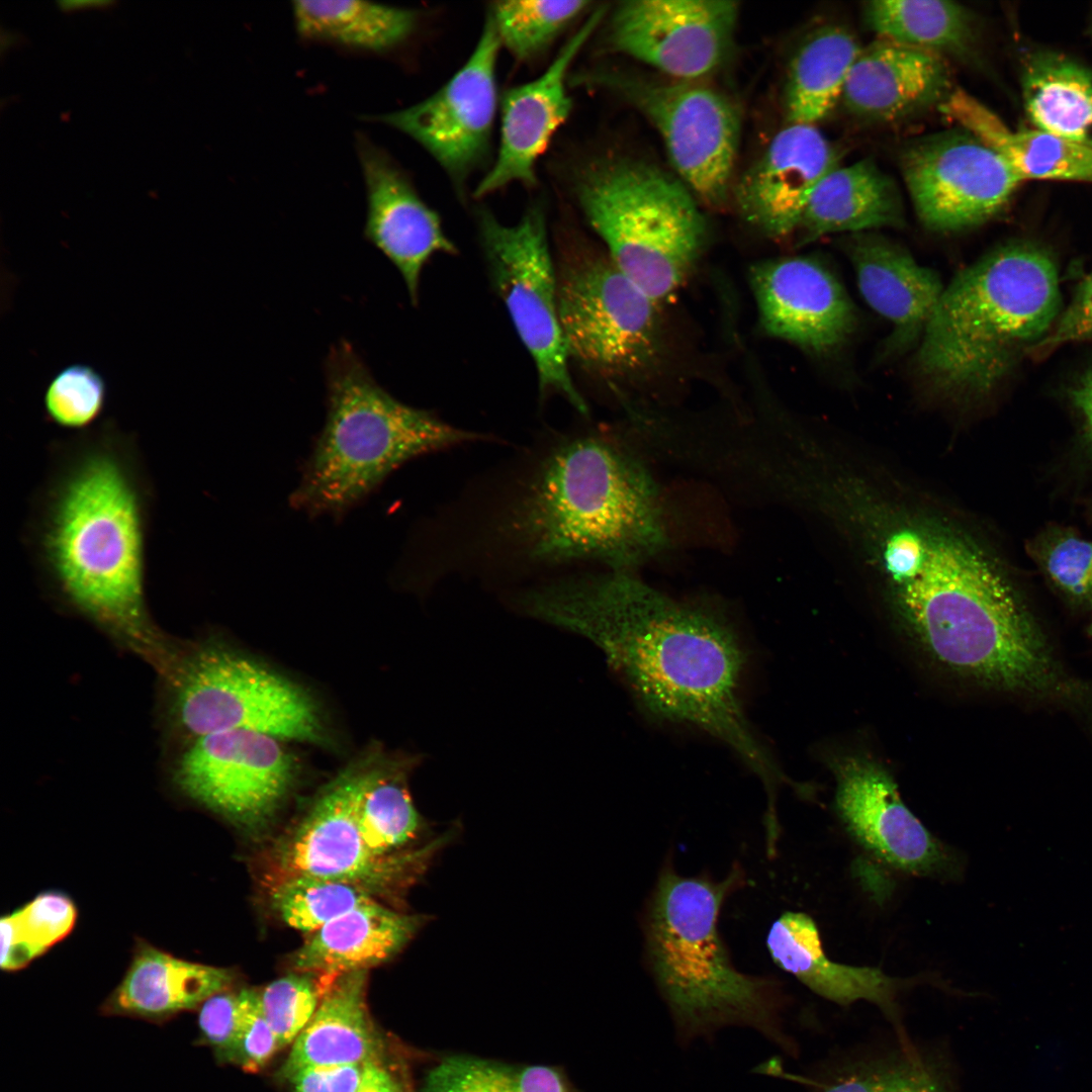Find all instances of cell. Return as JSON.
<instances>
[{"mask_svg":"<svg viewBox=\"0 0 1092 1092\" xmlns=\"http://www.w3.org/2000/svg\"><path fill=\"white\" fill-rule=\"evenodd\" d=\"M518 606L592 641L648 717L724 742L776 797L783 776L743 709L746 646L720 607L612 569L537 586Z\"/></svg>","mask_w":1092,"mask_h":1092,"instance_id":"obj_1","label":"cell"},{"mask_svg":"<svg viewBox=\"0 0 1092 1092\" xmlns=\"http://www.w3.org/2000/svg\"><path fill=\"white\" fill-rule=\"evenodd\" d=\"M760 326L769 336L814 353L840 347L856 324L836 276L809 257L761 261L749 271Z\"/></svg>","mask_w":1092,"mask_h":1092,"instance_id":"obj_19","label":"cell"},{"mask_svg":"<svg viewBox=\"0 0 1092 1092\" xmlns=\"http://www.w3.org/2000/svg\"><path fill=\"white\" fill-rule=\"evenodd\" d=\"M744 882L733 866L722 880L660 872L644 915L648 968L680 1048L711 1042L723 1029L749 1028L787 1056L799 1045L785 1024L776 980L738 971L718 931L725 900Z\"/></svg>","mask_w":1092,"mask_h":1092,"instance_id":"obj_5","label":"cell"},{"mask_svg":"<svg viewBox=\"0 0 1092 1092\" xmlns=\"http://www.w3.org/2000/svg\"><path fill=\"white\" fill-rule=\"evenodd\" d=\"M327 417L305 461L292 508L341 518L417 456L478 439L399 401L346 341L326 361Z\"/></svg>","mask_w":1092,"mask_h":1092,"instance_id":"obj_7","label":"cell"},{"mask_svg":"<svg viewBox=\"0 0 1092 1092\" xmlns=\"http://www.w3.org/2000/svg\"><path fill=\"white\" fill-rule=\"evenodd\" d=\"M368 971L339 975L329 985L282 1067L288 1079L309 1067L376 1062L379 1039L366 1004Z\"/></svg>","mask_w":1092,"mask_h":1092,"instance_id":"obj_31","label":"cell"},{"mask_svg":"<svg viewBox=\"0 0 1092 1092\" xmlns=\"http://www.w3.org/2000/svg\"><path fill=\"white\" fill-rule=\"evenodd\" d=\"M235 978L230 969L181 959L138 938L121 981L99 1011L163 1024L198 1010L211 996L231 989Z\"/></svg>","mask_w":1092,"mask_h":1092,"instance_id":"obj_26","label":"cell"},{"mask_svg":"<svg viewBox=\"0 0 1092 1092\" xmlns=\"http://www.w3.org/2000/svg\"><path fill=\"white\" fill-rule=\"evenodd\" d=\"M738 10L727 0L626 1L610 19L607 42L669 79L698 81L728 58Z\"/></svg>","mask_w":1092,"mask_h":1092,"instance_id":"obj_16","label":"cell"},{"mask_svg":"<svg viewBox=\"0 0 1092 1092\" xmlns=\"http://www.w3.org/2000/svg\"><path fill=\"white\" fill-rule=\"evenodd\" d=\"M273 906L290 927L313 932L375 896L357 885L331 879L293 877L271 884Z\"/></svg>","mask_w":1092,"mask_h":1092,"instance_id":"obj_40","label":"cell"},{"mask_svg":"<svg viewBox=\"0 0 1092 1092\" xmlns=\"http://www.w3.org/2000/svg\"><path fill=\"white\" fill-rule=\"evenodd\" d=\"M408 760L389 771L367 770L359 794L357 819L361 835L379 855L405 848L423 829V820L406 786Z\"/></svg>","mask_w":1092,"mask_h":1092,"instance_id":"obj_36","label":"cell"},{"mask_svg":"<svg viewBox=\"0 0 1092 1092\" xmlns=\"http://www.w3.org/2000/svg\"><path fill=\"white\" fill-rule=\"evenodd\" d=\"M1027 553L1069 608L1092 611V540L1073 528L1051 525L1027 542Z\"/></svg>","mask_w":1092,"mask_h":1092,"instance_id":"obj_39","label":"cell"},{"mask_svg":"<svg viewBox=\"0 0 1092 1092\" xmlns=\"http://www.w3.org/2000/svg\"><path fill=\"white\" fill-rule=\"evenodd\" d=\"M588 1H498L488 18L500 44L526 61L544 51L568 24L583 13Z\"/></svg>","mask_w":1092,"mask_h":1092,"instance_id":"obj_41","label":"cell"},{"mask_svg":"<svg viewBox=\"0 0 1092 1092\" xmlns=\"http://www.w3.org/2000/svg\"><path fill=\"white\" fill-rule=\"evenodd\" d=\"M757 1073L795 1080L802 1092H958L944 1059L900 1040L889 1051L852 1055L806 1074L786 1073L776 1059Z\"/></svg>","mask_w":1092,"mask_h":1092,"instance_id":"obj_30","label":"cell"},{"mask_svg":"<svg viewBox=\"0 0 1092 1092\" xmlns=\"http://www.w3.org/2000/svg\"><path fill=\"white\" fill-rule=\"evenodd\" d=\"M356 1092H400L391 1075L376 1062L366 1063L361 1084Z\"/></svg>","mask_w":1092,"mask_h":1092,"instance_id":"obj_49","label":"cell"},{"mask_svg":"<svg viewBox=\"0 0 1092 1092\" xmlns=\"http://www.w3.org/2000/svg\"><path fill=\"white\" fill-rule=\"evenodd\" d=\"M899 161L915 212L934 232L988 221L1022 181L1003 158L959 127L915 140Z\"/></svg>","mask_w":1092,"mask_h":1092,"instance_id":"obj_14","label":"cell"},{"mask_svg":"<svg viewBox=\"0 0 1092 1092\" xmlns=\"http://www.w3.org/2000/svg\"><path fill=\"white\" fill-rule=\"evenodd\" d=\"M1092 339V274L1078 288L1071 304L1062 315L1054 333L1042 345L1055 346L1064 342Z\"/></svg>","mask_w":1092,"mask_h":1092,"instance_id":"obj_47","label":"cell"},{"mask_svg":"<svg viewBox=\"0 0 1092 1092\" xmlns=\"http://www.w3.org/2000/svg\"><path fill=\"white\" fill-rule=\"evenodd\" d=\"M616 92L660 133L694 196L709 206L727 199L740 139V115L721 91L698 81L654 80L615 72L583 78Z\"/></svg>","mask_w":1092,"mask_h":1092,"instance_id":"obj_12","label":"cell"},{"mask_svg":"<svg viewBox=\"0 0 1092 1092\" xmlns=\"http://www.w3.org/2000/svg\"><path fill=\"white\" fill-rule=\"evenodd\" d=\"M106 382L86 364H72L60 370L50 381L43 408L49 422L81 432L90 429L105 408Z\"/></svg>","mask_w":1092,"mask_h":1092,"instance_id":"obj_43","label":"cell"},{"mask_svg":"<svg viewBox=\"0 0 1092 1092\" xmlns=\"http://www.w3.org/2000/svg\"><path fill=\"white\" fill-rule=\"evenodd\" d=\"M939 112L992 149L1023 180L1092 182V149L1043 130H1011L990 108L954 87Z\"/></svg>","mask_w":1092,"mask_h":1092,"instance_id":"obj_29","label":"cell"},{"mask_svg":"<svg viewBox=\"0 0 1092 1092\" xmlns=\"http://www.w3.org/2000/svg\"><path fill=\"white\" fill-rule=\"evenodd\" d=\"M422 1092H573L556 1069L510 1065L469 1056L445 1058L426 1076Z\"/></svg>","mask_w":1092,"mask_h":1092,"instance_id":"obj_38","label":"cell"},{"mask_svg":"<svg viewBox=\"0 0 1092 1092\" xmlns=\"http://www.w3.org/2000/svg\"><path fill=\"white\" fill-rule=\"evenodd\" d=\"M499 533L528 560H596L632 571L668 543L658 487L623 445L568 440L539 464Z\"/></svg>","mask_w":1092,"mask_h":1092,"instance_id":"obj_4","label":"cell"},{"mask_svg":"<svg viewBox=\"0 0 1092 1092\" xmlns=\"http://www.w3.org/2000/svg\"><path fill=\"white\" fill-rule=\"evenodd\" d=\"M59 445L28 525L35 570L78 613L159 651L146 603L152 490L134 439L106 421Z\"/></svg>","mask_w":1092,"mask_h":1092,"instance_id":"obj_2","label":"cell"},{"mask_svg":"<svg viewBox=\"0 0 1092 1092\" xmlns=\"http://www.w3.org/2000/svg\"><path fill=\"white\" fill-rule=\"evenodd\" d=\"M1087 632H1088L1089 636L1092 638V622L1090 623Z\"/></svg>","mask_w":1092,"mask_h":1092,"instance_id":"obj_52","label":"cell"},{"mask_svg":"<svg viewBox=\"0 0 1092 1092\" xmlns=\"http://www.w3.org/2000/svg\"><path fill=\"white\" fill-rule=\"evenodd\" d=\"M836 810L864 849L907 874L931 876L952 868L945 845L903 803L897 784L879 762L862 755L833 761Z\"/></svg>","mask_w":1092,"mask_h":1092,"instance_id":"obj_18","label":"cell"},{"mask_svg":"<svg viewBox=\"0 0 1092 1092\" xmlns=\"http://www.w3.org/2000/svg\"><path fill=\"white\" fill-rule=\"evenodd\" d=\"M114 4L115 1L112 0H61L57 2L59 9L63 12H73L85 9H107Z\"/></svg>","mask_w":1092,"mask_h":1092,"instance_id":"obj_50","label":"cell"},{"mask_svg":"<svg viewBox=\"0 0 1092 1092\" xmlns=\"http://www.w3.org/2000/svg\"><path fill=\"white\" fill-rule=\"evenodd\" d=\"M882 549L898 609L937 662L988 688L1092 715V684L1064 669L981 546L943 529L904 527Z\"/></svg>","mask_w":1092,"mask_h":1092,"instance_id":"obj_3","label":"cell"},{"mask_svg":"<svg viewBox=\"0 0 1092 1092\" xmlns=\"http://www.w3.org/2000/svg\"><path fill=\"white\" fill-rule=\"evenodd\" d=\"M1059 306L1050 255L1028 243L1004 245L944 287L920 339L917 368L945 394L987 392L1010 367L1013 347L1040 337Z\"/></svg>","mask_w":1092,"mask_h":1092,"instance_id":"obj_6","label":"cell"},{"mask_svg":"<svg viewBox=\"0 0 1092 1092\" xmlns=\"http://www.w3.org/2000/svg\"><path fill=\"white\" fill-rule=\"evenodd\" d=\"M860 50L854 34L838 24L821 25L804 38L788 71L789 123L816 125L834 109Z\"/></svg>","mask_w":1092,"mask_h":1092,"instance_id":"obj_33","label":"cell"},{"mask_svg":"<svg viewBox=\"0 0 1092 1092\" xmlns=\"http://www.w3.org/2000/svg\"><path fill=\"white\" fill-rule=\"evenodd\" d=\"M280 739L250 730L193 738L178 757L173 779L190 799L246 827L265 822L295 772Z\"/></svg>","mask_w":1092,"mask_h":1092,"instance_id":"obj_15","label":"cell"},{"mask_svg":"<svg viewBox=\"0 0 1092 1092\" xmlns=\"http://www.w3.org/2000/svg\"><path fill=\"white\" fill-rule=\"evenodd\" d=\"M500 46L487 17L469 59L444 86L418 104L374 118L419 143L455 180L466 178L489 148Z\"/></svg>","mask_w":1092,"mask_h":1092,"instance_id":"obj_17","label":"cell"},{"mask_svg":"<svg viewBox=\"0 0 1092 1092\" xmlns=\"http://www.w3.org/2000/svg\"><path fill=\"white\" fill-rule=\"evenodd\" d=\"M840 158L816 125L789 123L740 179V213L769 238L796 234L812 193Z\"/></svg>","mask_w":1092,"mask_h":1092,"instance_id":"obj_20","label":"cell"},{"mask_svg":"<svg viewBox=\"0 0 1092 1092\" xmlns=\"http://www.w3.org/2000/svg\"><path fill=\"white\" fill-rule=\"evenodd\" d=\"M844 250L864 300L893 325L889 348L921 339L944 290L939 276L881 236L852 234Z\"/></svg>","mask_w":1092,"mask_h":1092,"instance_id":"obj_25","label":"cell"},{"mask_svg":"<svg viewBox=\"0 0 1092 1092\" xmlns=\"http://www.w3.org/2000/svg\"><path fill=\"white\" fill-rule=\"evenodd\" d=\"M78 910L73 899L61 891L39 893L4 915L0 921V966L16 972L65 939L74 929Z\"/></svg>","mask_w":1092,"mask_h":1092,"instance_id":"obj_37","label":"cell"},{"mask_svg":"<svg viewBox=\"0 0 1092 1092\" xmlns=\"http://www.w3.org/2000/svg\"><path fill=\"white\" fill-rule=\"evenodd\" d=\"M5 34L7 35V38H5V37L1 38V40H2L1 41L2 42V44H1L2 51L14 46L15 43H17L18 40H20V38L18 37L19 36L18 33L8 32V33H5Z\"/></svg>","mask_w":1092,"mask_h":1092,"instance_id":"obj_51","label":"cell"},{"mask_svg":"<svg viewBox=\"0 0 1092 1092\" xmlns=\"http://www.w3.org/2000/svg\"><path fill=\"white\" fill-rule=\"evenodd\" d=\"M766 947L780 969L815 994L841 1006L859 1000L877 1005L901 1042L912 1043L902 1024L898 996L915 980L890 977L876 967L849 966L829 960L815 921L803 912H784L768 930Z\"/></svg>","mask_w":1092,"mask_h":1092,"instance_id":"obj_24","label":"cell"},{"mask_svg":"<svg viewBox=\"0 0 1092 1092\" xmlns=\"http://www.w3.org/2000/svg\"><path fill=\"white\" fill-rule=\"evenodd\" d=\"M558 311L568 357L604 377L645 369L659 351L657 303L608 254L564 241L555 263Z\"/></svg>","mask_w":1092,"mask_h":1092,"instance_id":"obj_10","label":"cell"},{"mask_svg":"<svg viewBox=\"0 0 1092 1092\" xmlns=\"http://www.w3.org/2000/svg\"><path fill=\"white\" fill-rule=\"evenodd\" d=\"M905 225L894 179L872 159L830 171L812 193L796 232L799 244L832 233H864Z\"/></svg>","mask_w":1092,"mask_h":1092,"instance_id":"obj_28","label":"cell"},{"mask_svg":"<svg viewBox=\"0 0 1092 1092\" xmlns=\"http://www.w3.org/2000/svg\"><path fill=\"white\" fill-rule=\"evenodd\" d=\"M1025 113L1036 129L1092 149V70L1055 52L1027 57L1021 72Z\"/></svg>","mask_w":1092,"mask_h":1092,"instance_id":"obj_32","label":"cell"},{"mask_svg":"<svg viewBox=\"0 0 1092 1092\" xmlns=\"http://www.w3.org/2000/svg\"><path fill=\"white\" fill-rule=\"evenodd\" d=\"M427 920L376 900L311 932L293 953L291 965L298 972L335 976L367 971L400 952Z\"/></svg>","mask_w":1092,"mask_h":1092,"instance_id":"obj_27","label":"cell"},{"mask_svg":"<svg viewBox=\"0 0 1092 1092\" xmlns=\"http://www.w3.org/2000/svg\"><path fill=\"white\" fill-rule=\"evenodd\" d=\"M171 717L193 738L250 730L323 742L324 726L312 698L300 687L229 648L206 645L173 660Z\"/></svg>","mask_w":1092,"mask_h":1092,"instance_id":"obj_9","label":"cell"},{"mask_svg":"<svg viewBox=\"0 0 1092 1092\" xmlns=\"http://www.w3.org/2000/svg\"><path fill=\"white\" fill-rule=\"evenodd\" d=\"M480 242L495 291L537 368L542 394L563 395L580 414L587 406L568 369L560 326L556 266L548 244L545 211L530 206L515 224L488 210L478 217Z\"/></svg>","mask_w":1092,"mask_h":1092,"instance_id":"obj_11","label":"cell"},{"mask_svg":"<svg viewBox=\"0 0 1092 1092\" xmlns=\"http://www.w3.org/2000/svg\"><path fill=\"white\" fill-rule=\"evenodd\" d=\"M1069 397L1080 418L1078 448L1092 461V370L1071 388Z\"/></svg>","mask_w":1092,"mask_h":1092,"instance_id":"obj_48","label":"cell"},{"mask_svg":"<svg viewBox=\"0 0 1092 1092\" xmlns=\"http://www.w3.org/2000/svg\"><path fill=\"white\" fill-rule=\"evenodd\" d=\"M953 88L944 57L877 37L861 47L841 101L859 118L892 122L938 106Z\"/></svg>","mask_w":1092,"mask_h":1092,"instance_id":"obj_23","label":"cell"},{"mask_svg":"<svg viewBox=\"0 0 1092 1092\" xmlns=\"http://www.w3.org/2000/svg\"><path fill=\"white\" fill-rule=\"evenodd\" d=\"M866 25L877 37L939 56L970 59L978 49L979 24L960 3L942 0H873L863 3Z\"/></svg>","mask_w":1092,"mask_h":1092,"instance_id":"obj_35","label":"cell"},{"mask_svg":"<svg viewBox=\"0 0 1092 1092\" xmlns=\"http://www.w3.org/2000/svg\"><path fill=\"white\" fill-rule=\"evenodd\" d=\"M241 1024L239 992L231 989L208 998L198 1009V1040L218 1061L235 1063Z\"/></svg>","mask_w":1092,"mask_h":1092,"instance_id":"obj_44","label":"cell"},{"mask_svg":"<svg viewBox=\"0 0 1092 1092\" xmlns=\"http://www.w3.org/2000/svg\"><path fill=\"white\" fill-rule=\"evenodd\" d=\"M292 13L302 38L372 54L402 46L420 22L416 10L365 1H293Z\"/></svg>","mask_w":1092,"mask_h":1092,"instance_id":"obj_34","label":"cell"},{"mask_svg":"<svg viewBox=\"0 0 1092 1092\" xmlns=\"http://www.w3.org/2000/svg\"><path fill=\"white\" fill-rule=\"evenodd\" d=\"M367 195L366 240L400 273L411 300H419L423 269L437 253L455 254L440 217L419 196L411 180L380 147L357 143Z\"/></svg>","mask_w":1092,"mask_h":1092,"instance_id":"obj_21","label":"cell"},{"mask_svg":"<svg viewBox=\"0 0 1092 1092\" xmlns=\"http://www.w3.org/2000/svg\"><path fill=\"white\" fill-rule=\"evenodd\" d=\"M241 1024L235 1063L247 1072H258L272 1058L279 1045L268 1023L258 992L239 991Z\"/></svg>","mask_w":1092,"mask_h":1092,"instance_id":"obj_45","label":"cell"},{"mask_svg":"<svg viewBox=\"0 0 1092 1092\" xmlns=\"http://www.w3.org/2000/svg\"><path fill=\"white\" fill-rule=\"evenodd\" d=\"M604 12L597 9L589 15L540 77L504 94L497 156L477 185L476 196L488 195L515 182L535 184L538 159L572 108L566 91L567 73Z\"/></svg>","mask_w":1092,"mask_h":1092,"instance_id":"obj_22","label":"cell"},{"mask_svg":"<svg viewBox=\"0 0 1092 1092\" xmlns=\"http://www.w3.org/2000/svg\"><path fill=\"white\" fill-rule=\"evenodd\" d=\"M367 770L349 769L320 796L274 856L271 884L293 877L348 882L375 897L397 895L427 870L454 829L416 848L388 855L372 851L357 819L359 794Z\"/></svg>","mask_w":1092,"mask_h":1092,"instance_id":"obj_13","label":"cell"},{"mask_svg":"<svg viewBox=\"0 0 1092 1092\" xmlns=\"http://www.w3.org/2000/svg\"><path fill=\"white\" fill-rule=\"evenodd\" d=\"M366 1064L314 1066L288 1078L295 1092H356Z\"/></svg>","mask_w":1092,"mask_h":1092,"instance_id":"obj_46","label":"cell"},{"mask_svg":"<svg viewBox=\"0 0 1092 1092\" xmlns=\"http://www.w3.org/2000/svg\"><path fill=\"white\" fill-rule=\"evenodd\" d=\"M338 976L298 972L281 977L258 992L263 1013L279 1049L294 1041L313 1016L323 994Z\"/></svg>","mask_w":1092,"mask_h":1092,"instance_id":"obj_42","label":"cell"},{"mask_svg":"<svg viewBox=\"0 0 1092 1092\" xmlns=\"http://www.w3.org/2000/svg\"><path fill=\"white\" fill-rule=\"evenodd\" d=\"M576 197L617 268L656 303L671 298L707 234L685 183L644 161L605 158L581 172Z\"/></svg>","mask_w":1092,"mask_h":1092,"instance_id":"obj_8","label":"cell"}]
</instances>
